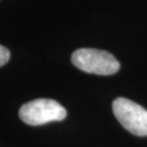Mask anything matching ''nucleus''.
Returning <instances> with one entry per match:
<instances>
[{"label": "nucleus", "instance_id": "nucleus-1", "mask_svg": "<svg viewBox=\"0 0 147 147\" xmlns=\"http://www.w3.org/2000/svg\"><path fill=\"white\" fill-rule=\"evenodd\" d=\"M72 63L86 73L111 75L119 71L120 63L111 53L93 48H82L72 53Z\"/></svg>", "mask_w": 147, "mask_h": 147}, {"label": "nucleus", "instance_id": "nucleus-2", "mask_svg": "<svg viewBox=\"0 0 147 147\" xmlns=\"http://www.w3.org/2000/svg\"><path fill=\"white\" fill-rule=\"evenodd\" d=\"M19 116L24 123L36 126L64 120L67 110L56 100L39 98L24 104L20 108Z\"/></svg>", "mask_w": 147, "mask_h": 147}, {"label": "nucleus", "instance_id": "nucleus-3", "mask_svg": "<svg viewBox=\"0 0 147 147\" xmlns=\"http://www.w3.org/2000/svg\"><path fill=\"white\" fill-rule=\"evenodd\" d=\"M112 110L125 130L137 136L147 135V110L142 106L130 99L119 97L113 101Z\"/></svg>", "mask_w": 147, "mask_h": 147}, {"label": "nucleus", "instance_id": "nucleus-4", "mask_svg": "<svg viewBox=\"0 0 147 147\" xmlns=\"http://www.w3.org/2000/svg\"><path fill=\"white\" fill-rule=\"evenodd\" d=\"M10 59V51L2 45H0V67L8 63Z\"/></svg>", "mask_w": 147, "mask_h": 147}]
</instances>
